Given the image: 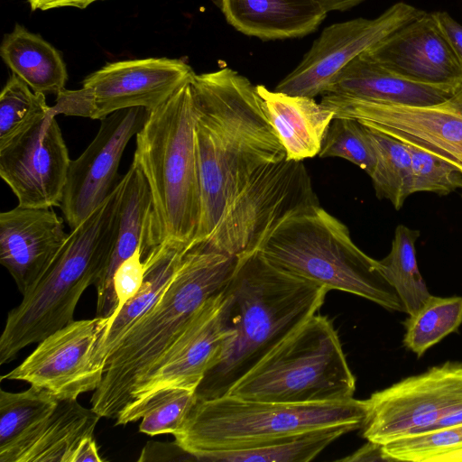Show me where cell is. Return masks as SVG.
<instances>
[{
	"mask_svg": "<svg viewBox=\"0 0 462 462\" xmlns=\"http://www.w3.org/2000/svg\"><path fill=\"white\" fill-rule=\"evenodd\" d=\"M123 188L116 238L110 258L96 284V317L111 318L117 307L113 287L114 275L120 264L141 249L143 261L154 248L151 243L152 215V195L148 183L136 164L132 162L122 177Z\"/></svg>",
	"mask_w": 462,
	"mask_h": 462,
	"instance_id": "obj_20",
	"label": "cell"
},
{
	"mask_svg": "<svg viewBox=\"0 0 462 462\" xmlns=\"http://www.w3.org/2000/svg\"><path fill=\"white\" fill-rule=\"evenodd\" d=\"M227 285L199 309L157 362L130 403L166 388L197 391L236 337L228 325L231 295Z\"/></svg>",
	"mask_w": 462,
	"mask_h": 462,
	"instance_id": "obj_17",
	"label": "cell"
},
{
	"mask_svg": "<svg viewBox=\"0 0 462 462\" xmlns=\"http://www.w3.org/2000/svg\"><path fill=\"white\" fill-rule=\"evenodd\" d=\"M189 249L181 244L163 242L149 253L143 260L145 274L141 288L109 318L102 333L95 356L99 366L106 370V361L122 337L160 299Z\"/></svg>",
	"mask_w": 462,
	"mask_h": 462,
	"instance_id": "obj_25",
	"label": "cell"
},
{
	"mask_svg": "<svg viewBox=\"0 0 462 462\" xmlns=\"http://www.w3.org/2000/svg\"><path fill=\"white\" fill-rule=\"evenodd\" d=\"M149 111L133 107L115 112L101 120L93 141L70 161L60 209L71 228L82 222L115 189L123 152L143 126Z\"/></svg>",
	"mask_w": 462,
	"mask_h": 462,
	"instance_id": "obj_16",
	"label": "cell"
},
{
	"mask_svg": "<svg viewBox=\"0 0 462 462\" xmlns=\"http://www.w3.org/2000/svg\"><path fill=\"white\" fill-rule=\"evenodd\" d=\"M320 158L339 157L373 173L376 154L368 134V128L357 120L334 117L331 121L320 151Z\"/></svg>",
	"mask_w": 462,
	"mask_h": 462,
	"instance_id": "obj_35",
	"label": "cell"
},
{
	"mask_svg": "<svg viewBox=\"0 0 462 462\" xmlns=\"http://www.w3.org/2000/svg\"><path fill=\"white\" fill-rule=\"evenodd\" d=\"M404 143L411 161L412 194L427 191L447 195L462 189V173L453 165L430 152Z\"/></svg>",
	"mask_w": 462,
	"mask_h": 462,
	"instance_id": "obj_36",
	"label": "cell"
},
{
	"mask_svg": "<svg viewBox=\"0 0 462 462\" xmlns=\"http://www.w3.org/2000/svg\"><path fill=\"white\" fill-rule=\"evenodd\" d=\"M365 52L409 79L457 88L462 85V65L434 13L424 12Z\"/></svg>",
	"mask_w": 462,
	"mask_h": 462,
	"instance_id": "obj_18",
	"label": "cell"
},
{
	"mask_svg": "<svg viewBox=\"0 0 462 462\" xmlns=\"http://www.w3.org/2000/svg\"><path fill=\"white\" fill-rule=\"evenodd\" d=\"M323 9L328 13L332 11H346L365 0H318Z\"/></svg>",
	"mask_w": 462,
	"mask_h": 462,
	"instance_id": "obj_43",
	"label": "cell"
},
{
	"mask_svg": "<svg viewBox=\"0 0 462 462\" xmlns=\"http://www.w3.org/2000/svg\"><path fill=\"white\" fill-rule=\"evenodd\" d=\"M60 400L49 391L31 385L23 392L0 391V449L49 417Z\"/></svg>",
	"mask_w": 462,
	"mask_h": 462,
	"instance_id": "obj_32",
	"label": "cell"
},
{
	"mask_svg": "<svg viewBox=\"0 0 462 462\" xmlns=\"http://www.w3.org/2000/svg\"><path fill=\"white\" fill-rule=\"evenodd\" d=\"M195 72L181 59L146 58L106 64L89 74L82 87L56 97L57 115L100 119L124 109L152 111L192 79Z\"/></svg>",
	"mask_w": 462,
	"mask_h": 462,
	"instance_id": "obj_10",
	"label": "cell"
},
{
	"mask_svg": "<svg viewBox=\"0 0 462 462\" xmlns=\"http://www.w3.org/2000/svg\"><path fill=\"white\" fill-rule=\"evenodd\" d=\"M264 114L282 143L287 160L319 155L334 112L313 97L269 90L256 85Z\"/></svg>",
	"mask_w": 462,
	"mask_h": 462,
	"instance_id": "obj_24",
	"label": "cell"
},
{
	"mask_svg": "<svg viewBox=\"0 0 462 462\" xmlns=\"http://www.w3.org/2000/svg\"><path fill=\"white\" fill-rule=\"evenodd\" d=\"M419 236V230L399 225L390 253L378 261L382 273L397 292L408 315L430 295L417 263L415 242Z\"/></svg>",
	"mask_w": 462,
	"mask_h": 462,
	"instance_id": "obj_29",
	"label": "cell"
},
{
	"mask_svg": "<svg viewBox=\"0 0 462 462\" xmlns=\"http://www.w3.org/2000/svg\"><path fill=\"white\" fill-rule=\"evenodd\" d=\"M442 105L462 116V85L457 89L455 94L448 101L442 103Z\"/></svg>",
	"mask_w": 462,
	"mask_h": 462,
	"instance_id": "obj_44",
	"label": "cell"
},
{
	"mask_svg": "<svg viewBox=\"0 0 462 462\" xmlns=\"http://www.w3.org/2000/svg\"><path fill=\"white\" fill-rule=\"evenodd\" d=\"M0 55L12 72L34 92L57 96L66 89L68 72L60 51L24 26L16 23L5 34Z\"/></svg>",
	"mask_w": 462,
	"mask_h": 462,
	"instance_id": "obj_26",
	"label": "cell"
},
{
	"mask_svg": "<svg viewBox=\"0 0 462 462\" xmlns=\"http://www.w3.org/2000/svg\"><path fill=\"white\" fill-rule=\"evenodd\" d=\"M236 337L197 389L199 400L226 395L277 344L321 308L328 290L291 274L258 250L238 256L227 285Z\"/></svg>",
	"mask_w": 462,
	"mask_h": 462,
	"instance_id": "obj_2",
	"label": "cell"
},
{
	"mask_svg": "<svg viewBox=\"0 0 462 462\" xmlns=\"http://www.w3.org/2000/svg\"><path fill=\"white\" fill-rule=\"evenodd\" d=\"M457 88L409 79L365 51L337 74L325 94L402 106H431L448 101Z\"/></svg>",
	"mask_w": 462,
	"mask_h": 462,
	"instance_id": "obj_21",
	"label": "cell"
},
{
	"mask_svg": "<svg viewBox=\"0 0 462 462\" xmlns=\"http://www.w3.org/2000/svg\"><path fill=\"white\" fill-rule=\"evenodd\" d=\"M102 417L77 399L60 401L53 412L22 438L0 449V462H70L78 444L94 435Z\"/></svg>",
	"mask_w": 462,
	"mask_h": 462,
	"instance_id": "obj_22",
	"label": "cell"
},
{
	"mask_svg": "<svg viewBox=\"0 0 462 462\" xmlns=\"http://www.w3.org/2000/svg\"><path fill=\"white\" fill-rule=\"evenodd\" d=\"M462 448V423L410 434L382 445L388 461L439 462Z\"/></svg>",
	"mask_w": 462,
	"mask_h": 462,
	"instance_id": "obj_34",
	"label": "cell"
},
{
	"mask_svg": "<svg viewBox=\"0 0 462 462\" xmlns=\"http://www.w3.org/2000/svg\"><path fill=\"white\" fill-rule=\"evenodd\" d=\"M51 111L45 95L12 74L0 94V148Z\"/></svg>",
	"mask_w": 462,
	"mask_h": 462,
	"instance_id": "obj_33",
	"label": "cell"
},
{
	"mask_svg": "<svg viewBox=\"0 0 462 462\" xmlns=\"http://www.w3.org/2000/svg\"><path fill=\"white\" fill-rule=\"evenodd\" d=\"M236 31L263 41L299 38L313 32L328 13L318 0H217Z\"/></svg>",
	"mask_w": 462,
	"mask_h": 462,
	"instance_id": "obj_23",
	"label": "cell"
},
{
	"mask_svg": "<svg viewBox=\"0 0 462 462\" xmlns=\"http://www.w3.org/2000/svg\"><path fill=\"white\" fill-rule=\"evenodd\" d=\"M238 257L194 245L165 291L122 337L106 361L91 408L116 419L204 303L231 280Z\"/></svg>",
	"mask_w": 462,
	"mask_h": 462,
	"instance_id": "obj_3",
	"label": "cell"
},
{
	"mask_svg": "<svg viewBox=\"0 0 462 462\" xmlns=\"http://www.w3.org/2000/svg\"><path fill=\"white\" fill-rule=\"evenodd\" d=\"M368 128L374 144L376 163L370 175L375 194L391 201L400 209L412 194V169L406 144L388 134Z\"/></svg>",
	"mask_w": 462,
	"mask_h": 462,
	"instance_id": "obj_31",
	"label": "cell"
},
{
	"mask_svg": "<svg viewBox=\"0 0 462 462\" xmlns=\"http://www.w3.org/2000/svg\"><path fill=\"white\" fill-rule=\"evenodd\" d=\"M335 117L367 127L437 155L462 173V116L442 104L410 106L324 94L320 102Z\"/></svg>",
	"mask_w": 462,
	"mask_h": 462,
	"instance_id": "obj_14",
	"label": "cell"
},
{
	"mask_svg": "<svg viewBox=\"0 0 462 462\" xmlns=\"http://www.w3.org/2000/svg\"><path fill=\"white\" fill-rule=\"evenodd\" d=\"M198 400L197 391L171 387L133 402L116 419V425L142 420L139 430L149 436L174 434L185 422Z\"/></svg>",
	"mask_w": 462,
	"mask_h": 462,
	"instance_id": "obj_27",
	"label": "cell"
},
{
	"mask_svg": "<svg viewBox=\"0 0 462 462\" xmlns=\"http://www.w3.org/2000/svg\"><path fill=\"white\" fill-rule=\"evenodd\" d=\"M32 11H47L61 7L85 9L92 3L100 0H26ZM102 1V0H101Z\"/></svg>",
	"mask_w": 462,
	"mask_h": 462,
	"instance_id": "obj_41",
	"label": "cell"
},
{
	"mask_svg": "<svg viewBox=\"0 0 462 462\" xmlns=\"http://www.w3.org/2000/svg\"><path fill=\"white\" fill-rule=\"evenodd\" d=\"M195 145L201 190V216L192 245L213 232L226 207L263 166L286 152L263 112L256 86L223 68L194 74ZM191 246V247H192Z\"/></svg>",
	"mask_w": 462,
	"mask_h": 462,
	"instance_id": "obj_1",
	"label": "cell"
},
{
	"mask_svg": "<svg viewBox=\"0 0 462 462\" xmlns=\"http://www.w3.org/2000/svg\"><path fill=\"white\" fill-rule=\"evenodd\" d=\"M67 236L52 208L17 206L0 214V263L22 295L45 273Z\"/></svg>",
	"mask_w": 462,
	"mask_h": 462,
	"instance_id": "obj_19",
	"label": "cell"
},
{
	"mask_svg": "<svg viewBox=\"0 0 462 462\" xmlns=\"http://www.w3.org/2000/svg\"><path fill=\"white\" fill-rule=\"evenodd\" d=\"M123 181L82 222L70 229L45 273L7 314L0 337V365L74 320L85 290L95 285L113 251Z\"/></svg>",
	"mask_w": 462,
	"mask_h": 462,
	"instance_id": "obj_4",
	"label": "cell"
},
{
	"mask_svg": "<svg viewBox=\"0 0 462 462\" xmlns=\"http://www.w3.org/2000/svg\"><path fill=\"white\" fill-rule=\"evenodd\" d=\"M423 13L398 2L376 18H356L326 27L298 66L274 90L313 98L324 95L351 60Z\"/></svg>",
	"mask_w": 462,
	"mask_h": 462,
	"instance_id": "obj_12",
	"label": "cell"
},
{
	"mask_svg": "<svg viewBox=\"0 0 462 462\" xmlns=\"http://www.w3.org/2000/svg\"><path fill=\"white\" fill-rule=\"evenodd\" d=\"M462 423V405L446 414L423 431ZM421 432V431H420Z\"/></svg>",
	"mask_w": 462,
	"mask_h": 462,
	"instance_id": "obj_42",
	"label": "cell"
},
{
	"mask_svg": "<svg viewBox=\"0 0 462 462\" xmlns=\"http://www.w3.org/2000/svg\"><path fill=\"white\" fill-rule=\"evenodd\" d=\"M365 402L317 403L260 402L224 395L198 399L175 442L196 460L212 451L246 449L306 433L362 428Z\"/></svg>",
	"mask_w": 462,
	"mask_h": 462,
	"instance_id": "obj_7",
	"label": "cell"
},
{
	"mask_svg": "<svg viewBox=\"0 0 462 462\" xmlns=\"http://www.w3.org/2000/svg\"><path fill=\"white\" fill-rule=\"evenodd\" d=\"M313 204L319 203L302 161L269 163L229 202L210 236L196 245L241 256L257 250L289 215Z\"/></svg>",
	"mask_w": 462,
	"mask_h": 462,
	"instance_id": "obj_9",
	"label": "cell"
},
{
	"mask_svg": "<svg viewBox=\"0 0 462 462\" xmlns=\"http://www.w3.org/2000/svg\"><path fill=\"white\" fill-rule=\"evenodd\" d=\"M190 81L149 111L135 135L133 161L142 171L152 195V247L174 242L190 248L200 223L201 190Z\"/></svg>",
	"mask_w": 462,
	"mask_h": 462,
	"instance_id": "obj_5",
	"label": "cell"
},
{
	"mask_svg": "<svg viewBox=\"0 0 462 462\" xmlns=\"http://www.w3.org/2000/svg\"><path fill=\"white\" fill-rule=\"evenodd\" d=\"M339 460L349 462L388 461L383 452L382 445L368 440L363 447L358 448L350 456H347L346 457L341 458Z\"/></svg>",
	"mask_w": 462,
	"mask_h": 462,
	"instance_id": "obj_40",
	"label": "cell"
},
{
	"mask_svg": "<svg viewBox=\"0 0 462 462\" xmlns=\"http://www.w3.org/2000/svg\"><path fill=\"white\" fill-rule=\"evenodd\" d=\"M70 161L51 110L0 148V176L15 195L18 206L60 207Z\"/></svg>",
	"mask_w": 462,
	"mask_h": 462,
	"instance_id": "obj_15",
	"label": "cell"
},
{
	"mask_svg": "<svg viewBox=\"0 0 462 462\" xmlns=\"http://www.w3.org/2000/svg\"><path fill=\"white\" fill-rule=\"evenodd\" d=\"M103 462L105 461L98 453L94 435L88 436L81 439L74 449L70 462Z\"/></svg>",
	"mask_w": 462,
	"mask_h": 462,
	"instance_id": "obj_39",
	"label": "cell"
},
{
	"mask_svg": "<svg viewBox=\"0 0 462 462\" xmlns=\"http://www.w3.org/2000/svg\"><path fill=\"white\" fill-rule=\"evenodd\" d=\"M351 431L346 427L318 430L252 448L208 452L197 457L196 461L308 462L340 436Z\"/></svg>",
	"mask_w": 462,
	"mask_h": 462,
	"instance_id": "obj_28",
	"label": "cell"
},
{
	"mask_svg": "<svg viewBox=\"0 0 462 462\" xmlns=\"http://www.w3.org/2000/svg\"><path fill=\"white\" fill-rule=\"evenodd\" d=\"M257 250L282 270L328 291H346L389 311L404 312L378 260L365 254L353 242L347 226L319 204L289 215Z\"/></svg>",
	"mask_w": 462,
	"mask_h": 462,
	"instance_id": "obj_6",
	"label": "cell"
},
{
	"mask_svg": "<svg viewBox=\"0 0 462 462\" xmlns=\"http://www.w3.org/2000/svg\"><path fill=\"white\" fill-rule=\"evenodd\" d=\"M462 324V296L430 295L403 321L402 344L417 357L438 344Z\"/></svg>",
	"mask_w": 462,
	"mask_h": 462,
	"instance_id": "obj_30",
	"label": "cell"
},
{
	"mask_svg": "<svg viewBox=\"0 0 462 462\" xmlns=\"http://www.w3.org/2000/svg\"><path fill=\"white\" fill-rule=\"evenodd\" d=\"M439 462H462V448L446 455Z\"/></svg>",
	"mask_w": 462,
	"mask_h": 462,
	"instance_id": "obj_45",
	"label": "cell"
},
{
	"mask_svg": "<svg viewBox=\"0 0 462 462\" xmlns=\"http://www.w3.org/2000/svg\"><path fill=\"white\" fill-rule=\"evenodd\" d=\"M434 15L462 65V25L446 12H435Z\"/></svg>",
	"mask_w": 462,
	"mask_h": 462,
	"instance_id": "obj_38",
	"label": "cell"
},
{
	"mask_svg": "<svg viewBox=\"0 0 462 462\" xmlns=\"http://www.w3.org/2000/svg\"><path fill=\"white\" fill-rule=\"evenodd\" d=\"M362 436L380 445L420 432L462 405V362L447 361L365 400Z\"/></svg>",
	"mask_w": 462,
	"mask_h": 462,
	"instance_id": "obj_11",
	"label": "cell"
},
{
	"mask_svg": "<svg viewBox=\"0 0 462 462\" xmlns=\"http://www.w3.org/2000/svg\"><path fill=\"white\" fill-rule=\"evenodd\" d=\"M109 318L73 320L39 342L22 364L1 376L43 388L60 401L97 390L105 369L95 356Z\"/></svg>",
	"mask_w": 462,
	"mask_h": 462,
	"instance_id": "obj_13",
	"label": "cell"
},
{
	"mask_svg": "<svg viewBox=\"0 0 462 462\" xmlns=\"http://www.w3.org/2000/svg\"><path fill=\"white\" fill-rule=\"evenodd\" d=\"M355 390L356 378L332 321L315 314L277 344L226 395L317 403L348 401Z\"/></svg>",
	"mask_w": 462,
	"mask_h": 462,
	"instance_id": "obj_8",
	"label": "cell"
},
{
	"mask_svg": "<svg viewBox=\"0 0 462 462\" xmlns=\"http://www.w3.org/2000/svg\"><path fill=\"white\" fill-rule=\"evenodd\" d=\"M145 264L142 251L138 249L120 264L114 275L113 287L117 300L114 314L136 294L143 284Z\"/></svg>",
	"mask_w": 462,
	"mask_h": 462,
	"instance_id": "obj_37",
	"label": "cell"
}]
</instances>
